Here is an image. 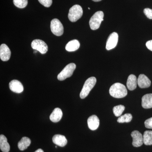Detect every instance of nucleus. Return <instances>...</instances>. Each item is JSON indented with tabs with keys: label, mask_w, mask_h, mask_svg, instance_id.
Returning <instances> with one entry per match:
<instances>
[{
	"label": "nucleus",
	"mask_w": 152,
	"mask_h": 152,
	"mask_svg": "<svg viewBox=\"0 0 152 152\" xmlns=\"http://www.w3.org/2000/svg\"><path fill=\"white\" fill-rule=\"evenodd\" d=\"M109 93L112 96L118 99L125 97L128 94L126 86L120 83H115L112 85L110 88Z\"/></svg>",
	"instance_id": "nucleus-1"
},
{
	"label": "nucleus",
	"mask_w": 152,
	"mask_h": 152,
	"mask_svg": "<svg viewBox=\"0 0 152 152\" xmlns=\"http://www.w3.org/2000/svg\"><path fill=\"white\" fill-rule=\"evenodd\" d=\"M96 83V79L95 77H92L87 79L85 82L84 85L80 93V97L81 99H84L89 94L91 90L94 87Z\"/></svg>",
	"instance_id": "nucleus-2"
},
{
	"label": "nucleus",
	"mask_w": 152,
	"mask_h": 152,
	"mask_svg": "<svg viewBox=\"0 0 152 152\" xmlns=\"http://www.w3.org/2000/svg\"><path fill=\"white\" fill-rule=\"evenodd\" d=\"M104 14L102 11H98L90 19L89 25L91 29H98L100 26L102 21L104 20Z\"/></svg>",
	"instance_id": "nucleus-3"
},
{
	"label": "nucleus",
	"mask_w": 152,
	"mask_h": 152,
	"mask_svg": "<svg viewBox=\"0 0 152 152\" xmlns=\"http://www.w3.org/2000/svg\"><path fill=\"white\" fill-rule=\"evenodd\" d=\"M83 15L82 7L79 5H75L70 9L68 18L70 21L75 22L80 18Z\"/></svg>",
	"instance_id": "nucleus-4"
},
{
	"label": "nucleus",
	"mask_w": 152,
	"mask_h": 152,
	"mask_svg": "<svg viewBox=\"0 0 152 152\" xmlns=\"http://www.w3.org/2000/svg\"><path fill=\"white\" fill-rule=\"evenodd\" d=\"M76 68V64L74 63L69 64L57 76L58 80L60 81H63L67 78L70 77L73 75Z\"/></svg>",
	"instance_id": "nucleus-5"
},
{
	"label": "nucleus",
	"mask_w": 152,
	"mask_h": 152,
	"mask_svg": "<svg viewBox=\"0 0 152 152\" xmlns=\"http://www.w3.org/2000/svg\"><path fill=\"white\" fill-rule=\"evenodd\" d=\"M50 28L52 32L56 36L62 35L64 33V27L59 20L54 19L52 20L50 23Z\"/></svg>",
	"instance_id": "nucleus-6"
},
{
	"label": "nucleus",
	"mask_w": 152,
	"mask_h": 152,
	"mask_svg": "<svg viewBox=\"0 0 152 152\" xmlns=\"http://www.w3.org/2000/svg\"><path fill=\"white\" fill-rule=\"evenodd\" d=\"M31 47L33 49L37 50L42 54L48 52V46L44 41L40 39H35L31 43Z\"/></svg>",
	"instance_id": "nucleus-7"
},
{
	"label": "nucleus",
	"mask_w": 152,
	"mask_h": 152,
	"mask_svg": "<svg viewBox=\"0 0 152 152\" xmlns=\"http://www.w3.org/2000/svg\"><path fill=\"white\" fill-rule=\"evenodd\" d=\"M118 40V35L116 32L112 33L108 38L106 48L107 50H112L116 46Z\"/></svg>",
	"instance_id": "nucleus-8"
},
{
	"label": "nucleus",
	"mask_w": 152,
	"mask_h": 152,
	"mask_svg": "<svg viewBox=\"0 0 152 152\" xmlns=\"http://www.w3.org/2000/svg\"><path fill=\"white\" fill-rule=\"evenodd\" d=\"M131 136L133 139L132 145L134 147L141 146L143 143V135L139 131H134L132 132Z\"/></svg>",
	"instance_id": "nucleus-9"
},
{
	"label": "nucleus",
	"mask_w": 152,
	"mask_h": 152,
	"mask_svg": "<svg viewBox=\"0 0 152 152\" xmlns=\"http://www.w3.org/2000/svg\"><path fill=\"white\" fill-rule=\"evenodd\" d=\"M11 52L6 44H2L0 47V58L3 61H9L10 58Z\"/></svg>",
	"instance_id": "nucleus-10"
},
{
	"label": "nucleus",
	"mask_w": 152,
	"mask_h": 152,
	"mask_svg": "<svg viewBox=\"0 0 152 152\" xmlns=\"http://www.w3.org/2000/svg\"><path fill=\"white\" fill-rule=\"evenodd\" d=\"M9 87L11 91L17 94L23 92L24 90L23 86L21 83L17 80L11 81L9 84Z\"/></svg>",
	"instance_id": "nucleus-11"
},
{
	"label": "nucleus",
	"mask_w": 152,
	"mask_h": 152,
	"mask_svg": "<svg viewBox=\"0 0 152 152\" xmlns=\"http://www.w3.org/2000/svg\"><path fill=\"white\" fill-rule=\"evenodd\" d=\"M137 84L140 88H149L151 86V83L146 76L143 74H141L137 79Z\"/></svg>",
	"instance_id": "nucleus-12"
},
{
	"label": "nucleus",
	"mask_w": 152,
	"mask_h": 152,
	"mask_svg": "<svg viewBox=\"0 0 152 152\" xmlns=\"http://www.w3.org/2000/svg\"><path fill=\"white\" fill-rule=\"evenodd\" d=\"M99 119L96 115H92L88 118V126L91 130H96L99 126Z\"/></svg>",
	"instance_id": "nucleus-13"
},
{
	"label": "nucleus",
	"mask_w": 152,
	"mask_h": 152,
	"mask_svg": "<svg viewBox=\"0 0 152 152\" xmlns=\"http://www.w3.org/2000/svg\"><path fill=\"white\" fill-rule=\"evenodd\" d=\"M52 140L54 143L60 147H64L67 143V140L66 137L62 135H55Z\"/></svg>",
	"instance_id": "nucleus-14"
},
{
	"label": "nucleus",
	"mask_w": 152,
	"mask_h": 152,
	"mask_svg": "<svg viewBox=\"0 0 152 152\" xmlns=\"http://www.w3.org/2000/svg\"><path fill=\"white\" fill-rule=\"evenodd\" d=\"M63 116V112L59 108H56L50 115V118L53 122L57 123L59 121Z\"/></svg>",
	"instance_id": "nucleus-15"
},
{
	"label": "nucleus",
	"mask_w": 152,
	"mask_h": 152,
	"mask_svg": "<svg viewBox=\"0 0 152 152\" xmlns=\"http://www.w3.org/2000/svg\"><path fill=\"white\" fill-rule=\"evenodd\" d=\"M142 105L145 109L152 108V94L144 95L142 99Z\"/></svg>",
	"instance_id": "nucleus-16"
},
{
	"label": "nucleus",
	"mask_w": 152,
	"mask_h": 152,
	"mask_svg": "<svg viewBox=\"0 0 152 152\" xmlns=\"http://www.w3.org/2000/svg\"><path fill=\"white\" fill-rule=\"evenodd\" d=\"M137 77L134 75H131L128 77L127 81V87L130 91H133L137 88Z\"/></svg>",
	"instance_id": "nucleus-17"
},
{
	"label": "nucleus",
	"mask_w": 152,
	"mask_h": 152,
	"mask_svg": "<svg viewBox=\"0 0 152 152\" xmlns=\"http://www.w3.org/2000/svg\"><path fill=\"white\" fill-rule=\"evenodd\" d=\"M80 47V43L77 40L74 39L69 42L66 46V50L74 52L77 50Z\"/></svg>",
	"instance_id": "nucleus-18"
},
{
	"label": "nucleus",
	"mask_w": 152,
	"mask_h": 152,
	"mask_svg": "<svg viewBox=\"0 0 152 152\" xmlns=\"http://www.w3.org/2000/svg\"><path fill=\"white\" fill-rule=\"evenodd\" d=\"M0 148L3 152H9L10 150V145L7 142V139L4 135L0 136Z\"/></svg>",
	"instance_id": "nucleus-19"
},
{
	"label": "nucleus",
	"mask_w": 152,
	"mask_h": 152,
	"mask_svg": "<svg viewBox=\"0 0 152 152\" xmlns=\"http://www.w3.org/2000/svg\"><path fill=\"white\" fill-rule=\"evenodd\" d=\"M31 143V140L27 137H23L18 143V148L19 150L23 151L26 149Z\"/></svg>",
	"instance_id": "nucleus-20"
},
{
	"label": "nucleus",
	"mask_w": 152,
	"mask_h": 152,
	"mask_svg": "<svg viewBox=\"0 0 152 152\" xmlns=\"http://www.w3.org/2000/svg\"><path fill=\"white\" fill-rule=\"evenodd\" d=\"M143 143L146 145H152V131H146L143 135Z\"/></svg>",
	"instance_id": "nucleus-21"
},
{
	"label": "nucleus",
	"mask_w": 152,
	"mask_h": 152,
	"mask_svg": "<svg viewBox=\"0 0 152 152\" xmlns=\"http://www.w3.org/2000/svg\"><path fill=\"white\" fill-rule=\"evenodd\" d=\"M132 119V116L130 113L125 114L121 116L117 120V122L119 123H129Z\"/></svg>",
	"instance_id": "nucleus-22"
},
{
	"label": "nucleus",
	"mask_w": 152,
	"mask_h": 152,
	"mask_svg": "<svg viewBox=\"0 0 152 152\" xmlns=\"http://www.w3.org/2000/svg\"><path fill=\"white\" fill-rule=\"evenodd\" d=\"M125 109V107L122 105H119L115 106L113 109L114 115L116 117L121 116L123 112L124 111Z\"/></svg>",
	"instance_id": "nucleus-23"
},
{
	"label": "nucleus",
	"mask_w": 152,
	"mask_h": 152,
	"mask_svg": "<svg viewBox=\"0 0 152 152\" xmlns=\"http://www.w3.org/2000/svg\"><path fill=\"white\" fill-rule=\"evenodd\" d=\"M28 0H13L14 5L19 8H24L28 4Z\"/></svg>",
	"instance_id": "nucleus-24"
},
{
	"label": "nucleus",
	"mask_w": 152,
	"mask_h": 152,
	"mask_svg": "<svg viewBox=\"0 0 152 152\" xmlns=\"http://www.w3.org/2000/svg\"><path fill=\"white\" fill-rule=\"evenodd\" d=\"M39 2L46 7H49L51 6L53 1L52 0H38Z\"/></svg>",
	"instance_id": "nucleus-25"
},
{
	"label": "nucleus",
	"mask_w": 152,
	"mask_h": 152,
	"mask_svg": "<svg viewBox=\"0 0 152 152\" xmlns=\"http://www.w3.org/2000/svg\"><path fill=\"white\" fill-rule=\"evenodd\" d=\"M144 13L148 18L152 19V10L151 9H145L144 10Z\"/></svg>",
	"instance_id": "nucleus-26"
},
{
	"label": "nucleus",
	"mask_w": 152,
	"mask_h": 152,
	"mask_svg": "<svg viewBox=\"0 0 152 152\" xmlns=\"http://www.w3.org/2000/svg\"><path fill=\"white\" fill-rule=\"evenodd\" d=\"M145 125L146 128L152 129V117L146 120L145 122Z\"/></svg>",
	"instance_id": "nucleus-27"
},
{
	"label": "nucleus",
	"mask_w": 152,
	"mask_h": 152,
	"mask_svg": "<svg viewBox=\"0 0 152 152\" xmlns=\"http://www.w3.org/2000/svg\"><path fill=\"white\" fill-rule=\"evenodd\" d=\"M146 46L148 49L152 51V40L148 41L146 43Z\"/></svg>",
	"instance_id": "nucleus-28"
},
{
	"label": "nucleus",
	"mask_w": 152,
	"mask_h": 152,
	"mask_svg": "<svg viewBox=\"0 0 152 152\" xmlns=\"http://www.w3.org/2000/svg\"><path fill=\"white\" fill-rule=\"evenodd\" d=\"M34 152H44L42 149H38L37 150L35 151Z\"/></svg>",
	"instance_id": "nucleus-29"
},
{
	"label": "nucleus",
	"mask_w": 152,
	"mask_h": 152,
	"mask_svg": "<svg viewBox=\"0 0 152 152\" xmlns=\"http://www.w3.org/2000/svg\"><path fill=\"white\" fill-rule=\"evenodd\" d=\"M92 1L94 2H99L100 1L102 0H92Z\"/></svg>",
	"instance_id": "nucleus-30"
},
{
	"label": "nucleus",
	"mask_w": 152,
	"mask_h": 152,
	"mask_svg": "<svg viewBox=\"0 0 152 152\" xmlns=\"http://www.w3.org/2000/svg\"><path fill=\"white\" fill-rule=\"evenodd\" d=\"M88 10H90V8H88Z\"/></svg>",
	"instance_id": "nucleus-31"
},
{
	"label": "nucleus",
	"mask_w": 152,
	"mask_h": 152,
	"mask_svg": "<svg viewBox=\"0 0 152 152\" xmlns=\"http://www.w3.org/2000/svg\"></svg>",
	"instance_id": "nucleus-32"
}]
</instances>
